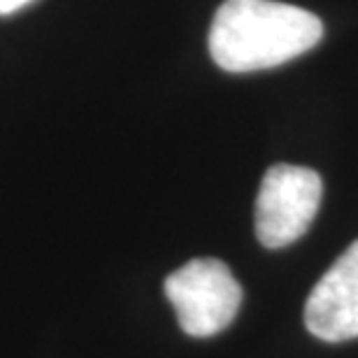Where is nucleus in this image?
Here are the masks:
<instances>
[{
	"instance_id": "5",
	"label": "nucleus",
	"mask_w": 358,
	"mask_h": 358,
	"mask_svg": "<svg viewBox=\"0 0 358 358\" xmlns=\"http://www.w3.org/2000/svg\"><path fill=\"white\" fill-rule=\"evenodd\" d=\"M31 3L33 0H0V17H7V14L24 10V7L31 5Z\"/></svg>"
},
{
	"instance_id": "4",
	"label": "nucleus",
	"mask_w": 358,
	"mask_h": 358,
	"mask_svg": "<svg viewBox=\"0 0 358 358\" xmlns=\"http://www.w3.org/2000/svg\"><path fill=\"white\" fill-rule=\"evenodd\" d=\"M305 326L324 342L358 338V240L312 289L305 305Z\"/></svg>"
},
{
	"instance_id": "2",
	"label": "nucleus",
	"mask_w": 358,
	"mask_h": 358,
	"mask_svg": "<svg viewBox=\"0 0 358 358\" xmlns=\"http://www.w3.org/2000/svg\"><path fill=\"white\" fill-rule=\"evenodd\" d=\"M166 296L179 328L191 338H212L238 317L242 289L231 268L217 259H193L166 279Z\"/></svg>"
},
{
	"instance_id": "1",
	"label": "nucleus",
	"mask_w": 358,
	"mask_h": 358,
	"mask_svg": "<svg viewBox=\"0 0 358 358\" xmlns=\"http://www.w3.org/2000/svg\"><path fill=\"white\" fill-rule=\"evenodd\" d=\"M324 38L317 14L277 0H224L210 26L212 61L226 73H256L289 63Z\"/></svg>"
},
{
	"instance_id": "3",
	"label": "nucleus",
	"mask_w": 358,
	"mask_h": 358,
	"mask_svg": "<svg viewBox=\"0 0 358 358\" xmlns=\"http://www.w3.org/2000/svg\"><path fill=\"white\" fill-rule=\"evenodd\" d=\"M324 182L312 168L277 163L256 196V238L263 247L282 249L307 233L319 212Z\"/></svg>"
}]
</instances>
